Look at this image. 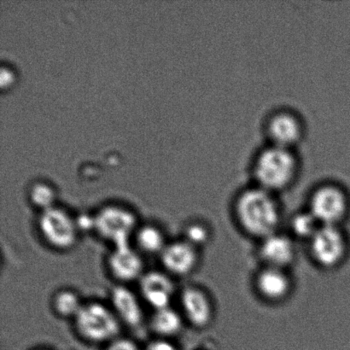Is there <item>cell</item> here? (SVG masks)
<instances>
[{
    "instance_id": "obj_1",
    "label": "cell",
    "mask_w": 350,
    "mask_h": 350,
    "mask_svg": "<svg viewBox=\"0 0 350 350\" xmlns=\"http://www.w3.org/2000/svg\"><path fill=\"white\" fill-rule=\"evenodd\" d=\"M234 211L240 228L247 234L262 240L279 232L281 209L275 193L256 184L237 196Z\"/></svg>"
},
{
    "instance_id": "obj_2",
    "label": "cell",
    "mask_w": 350,
    "mask_h": 350,
    "mask_svg": "<svg viewBox=\"0 0 350 350\" xmlns=\"http://www.w3.org/2000/svg\"><path fill=\"white\" fill-rule=\"evenodd\" d=\"M250 164L254 184L275 194L291 187L301 170L297 150L267 143L257 150Z\"/></svg>"
},
{
    "instance_id": "obj_3",
    "label": "cell",
    "mask_w": 350,
    "mask_h": 350,
    "mask_svg": "<svg viewBox=\"0 0 350 350\" xmlns=\"http://www.w3.org/2000/svg\"><path fill=\"white\" fill-rule=\"evenodd\" d=\"M308 211L321 226H341L350 212L347 190L335 182H325L312 191Z\"/></svg>"
},
{
    "instance_id": "obj_4",
    "label": "cell",
    "mask_w": 350,
    "mask_h": 350,
    "mask_svg": "<svg viewBox=\"0 0 350 350\" xmlns=\"http://www.w3.org/2000/svg\"><path fill=\"white\" fill-rule=\"evenodd\" d=\"M75 321L78 334L96 344L114 341L121 332L118 315L100 303L83 304Z\"/></svg>"
},
{
    "instance_id": "obj_5",
    "label": "cell",
    "mask_w": 350,
    "mask_h": 350,
    "mask_svg": "<svg viewBox=\"0 0 350 350\" xmlns=\"http://www.w3.org/2000/svg\"><path fill=\"white\" fill-rule=\"evenodd\" d=\"M306 123L297 111L288 107L272 109L263 122L267 144L297 150L306 136Z\"/></svg>"
},
{
    "instance_id": "obj_6",
    "label": "cell",
    "mask_w": 350,
    "mask_h": 350,
    "mask_svg": "<svg viewBox=\"0 0 350 350\" xmlns=\"http://www.w3.org/2000/svg\"><path fill=\"white\" fill-rule=\"evenodd\" d=\"M308 242L312 258L322 269H336L347 258L349 240L341 226H321Z\"/></svg>"
},
{
    "instance_id": "obj_7",
    "label": "cell",
    "mask_w": 350,
    "mask_h": 350,
    "mask_svg": "<svg viewBox=\"0 0 350 350\" xmlns=\"http://www.w3.org/2000/svg\"><path fill=\"white\" fill-rule=\"evenodd\" d=\"M94 217L96 232L114 246L129 243L138 224L135 213L119 205L105 206Z\"/></svg>"
},
{
    "instance_id": "obj_8",
    "label": "cell",
    "mask_w": 350,
    "mask_h": 350,
    "mask_svg": "<svg viewBox=\"0 0 350 350\" xmlns=\"http://www.w3.org/2000/svg\"><path fill=\"white\" fill-rule=\"evenodd\" d=\"M38 223L41 236L53 248L68 250L77 243L79 233L77 221L64 209L54 206L41 212Z\"/></svg>"
},
{
    "instance_id": "obj_9",
    "label": "cell",
    "mask_w": 350,
    "mask_h": 350,
    "mask_svg": "<svg viewBox=\"0 0 350 350\" xmlns=\"http://www.w3.org/2000/svg\"><path fill=\"white\" fill-rule=\"evenodd\" d=\"M182 315L196 328H205L214 318L215 308L211 297L201 288L189 286L180 295Z\"/></svg>"
},
{
    "instance_id": "obj_10",
    "label": "cell",
    "mask_w": 350,
    "mask_h": 350,
    "mask_svg": "<svg viewBox=\"0 0 350 350\" xmlns=\"http://www.w3.org/2000/svg\"><path fill=\"white\" fill-rule=\"evenodd\" d=\"M161 260L166 270L174 275H188L198 266V250L187 240H178L167 243L161 253Z\"/></svg>"
},
{
    "instance_id": "obj_11",
    "label": "cell",
    "mask_w": 350,
    "mask_h": 350,
    "mask_svg": "<svg viewBox=\"0 0 350 350\" xmlns=\"http://www.w3.org/2000/svg\"><path fill=\"white\" fill-rule=\"evenodd\" d=\"M260 255L266 267L287 269L296 258L293 239L279 232L260 240Z\"/></svg>"
},
{
    "instance_id": "obj_12",
    "label": "cell",
    "mask_w": 350,
    "mask_h": 350,
    "mask_svg": "<svg viewBox=\"0 0 350 350\" xmlns=\"http://www.w3.org/2000/svg\"><path fill=\"white\" fill-rule=\"evenodd\" d=\"M144 299L155 310L170 307L174 294V284L167 274L159 271L144 273L139 281Z\"/></svg>"
},
{
    "instance_id": "obj_13",
    "label": "cell",
    "mask_w": 350,
    "mask_h": 350,
    "mask_svg": "<svg viewBox=\"0 0 350 350\" xmlns=\"http://www.w3.org/2000/svg\"><path fill=\"white\" fill-rule=\"evenodd\" d=\"M108 266L112 275L122 282H131L143 276L142 258L129 243L114 247L109 254Z\"/></svg>"
},
{
    "instance_id": "obj_14",
    "label": "cell",
    "mask_w": 350,
    "mask_h": 350,
    "mask_svg": "<svg viewBox=\"0 0 350 350\" xmlns=\"http://www.w3.org/2000/svg\"><path fill=\"white\" fill-rule=\"evenodd\" d=\"M256 287L257 293L263 299L280 303L289 296L293 289V282L286 269L265 266L257 274Z\"/></svg>"
},
{
    "instance_id": "obj_15",
    "label": "cell",
    "mask_w": 350,
    "mask_h": 350,
    "mask_svg": "<svg viewBox=\"0 0 350 350\" xmlns=\"http://www.w3.org/2000/svg\"><path fill=\"white\" fill-rule=\"evenodd\" d=\"M111 303L120 321L129 327H137L142 323L144 314L138 298L125 286H116L111 291Z\"/></svg>"
},
{
    "instance_id": "obj_16",
    "label": "cell",
    "mask_w": 350,
    "mask_h": 350,
    "mask_svg": "<svg viewBox=\"0 0 350 350\" xmlns=\"http://www.w3.org/2000/svg\"><path fill=\"white\" fill-rule=\"evenodd\" d=\"M183 315L171 307L161 308L153 314L150 325L154 332L162 337H172L180 334L184 324Z\"/></svg>"
},
{
    "instance_id": "obj_17",
    "label": "cell",
    "mask_w": 350,
    "mask_h": 350,
    "mask_svg": "<svg viewBox=\"0 0 350 350\" xmlns=\"http://www.w3.org/2000/svg\"><path fill=\"white\" fill-rule=\"evenodd\" d=\"M137 243L148 254L162 253L167 245L162 231L155 226L146 225L136 231Z\"/></svg>"
},
{
    "instance_id": "obj_18",
    "label": "cell",
    "mask_w": 350,
    "mask_h": 350,
    "mask_svg": "<svg viewBox=\"0 0 350 350\" xmlns=\"http://www.w3.org/2000/svg\"><path fill=\"white\" fill-rule=\"evenodd\" d=\"M83 307L80 297L74 291H61L55 295L53 308L63 318H75Z\"/></svg>"
},
{
    "instance_id": "obj_19",
    "label": "cell",
    "mask_w": 350,
    "mask_h": 350,
    "mask_svg": "<svg viewBox=\"0 0 350 350\" xmlns=\"http://www.w3.org/2000/svg\"><path fill=\"white\" fill-rule=\"evenodd\" d=\"M321 226L308 211L297 214L291 219V229L293 234L298 239H306L308 241H310Z\"/></svg>"
},
{
    "instance_id": "obj_20",
    "label": "cell",
    "mask_w": 350,
    "mask_h": 350,
    "mask_svg": "<svg viewBox=\"0 0 350 350\" xmlns=\"http://www.w3.org/2000/svg\"><path fill=\"white\" fill-rule=\"evenodd\" d=\"M30 201L41 212L54 207L56 195L53 188L46 184H36L31 188Z\"/></svg>"
},
{
    "instance_id": "obj_21",
    "label": "cell",
    "mask_w": 350,
    "mask_h": 350,
    "mask_svg": "<svg viewBox=\"0 0 350 350\" xmlns=\"http://www.w3.org/2000/svg\"><path fill=\"white\" fill-rule=\"evenodd\" d=\"M209 239V231L201 223H192L185 229V240L197 247L204 245Z\"/></svg>"
},
{
    "instance_id": "obj_22",
    "label": "cell",
    "mask_w": 350,
    "mask_h": 350,
    "mask_svg": "<svg viewBox=\"0 0 350 350\" xmlns=\"http://www.w3.org/2000/svg\"><path fill=\"white\" fill-rule=\"evenodd\" d=\"M105 350H139L138 346L129 339L116 338L109 342Z\"/></svg>"
},
{
    "instance_id": "obj_23",
    "label": "cell",
    "mask_w": 350,
    "mask_h": 350,
    "mask_svg": "<svg viewBox=\"0 0 350 350\" xmlns=\"http://www.w3.org/2000/svg\"><path fill=\"white\" fill-rule=\"evenodd\" d=\"M145 350H178L176 347L172 344L164 339L160 340H155L150 342Z\"/></svg>"
}]
</instances>
